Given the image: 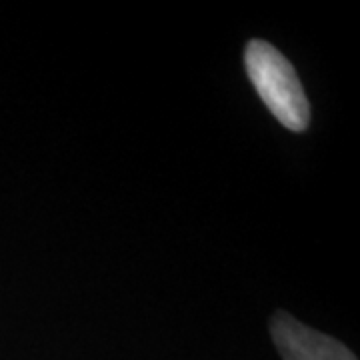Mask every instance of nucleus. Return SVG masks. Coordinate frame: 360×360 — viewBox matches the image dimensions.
Instances as JSON below:
<instances>
[{"mask_svg":"<svg viewBox=\"0 0 360 360\" xmlns=\"http://www.w3.org/2000/svg\"><path fill=\"white\" fill-rule=\"evenodd\" d=\"M246 75L272 116L292 132L310 124V104L295 66L270 42L252 39L245 49Z\"/></svg>","mask_w":360,"mask_h":360,"instance_id":"f257e3e1","label":"nucleus"},{"mask_svg":"<svg viewBox=\"0 0 360 360\" xmlns=\"http://www.w3.org/2000/svg\"><path fill=\"white\" fill-rule=\"evenodd\" d=\"M270 336L283 360H359L340 340L298 322L284 310L274 312Z\"/></svg>","mask_w":360,"mask_h":360,"instance_id":"f03ea898","label":"nucleus"}]
</instances>
